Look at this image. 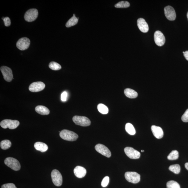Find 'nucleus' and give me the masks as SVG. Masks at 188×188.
<instances>
[{
	"mask_svg": "<svg viewBox=\"0 0 188 188\" xmlns=\"http://www.w3.org/2000/svg\"><path fill=\"white\" fill-rule=\"evenodd\" d=\"M60 137L65 140L68 141H74L78 139L79 136L75 133L69 130H62L60 132Z\"/></svg>",
	"mask_w": 188,
	"mask_h": 188,
	"instance_id": "f257e3e1",
	"label": "nucleus"
},
{
	"mask_svg": "<svg viewBox=\"0 0 188 188\" xmlns=\"http://www.w3.org/2000/svg\"><path fill=\"white\" fill-rule=\"evenodd\" d=\"M49 67L52 70H59L61 68V67L59 64L55 62H51L50 63Z\"/></svg>",
	"mask_w": 188,
	"mask_h": 188,
	"instance_id": "c85d7f7f",
	"label": "nucleus"
},
{
	"mask_svg": "<svg viewBox=\"0 0 188 188\" xmlns=\"http://www.w3.org/2000/svg\"><path fill=\"white\" fill-rule=\"evenodd\" d=\"M74 172L76 176L79 178H82L85 176L87 170L83 167L77 166L74 169Z\"/></svg>",
	"mask_w": 188,
	"mask_h": 188,
	"instance_id": "f3484780",
	"label": "nucleus"
},
{
	"mask_svg": "<svg viewBox=\"0 0 188 188\" xmlns=\"http://www.w3.org/2000/svg\"><path fill=\"white\" fill-rule=\"evenodd\" d=\"M182 120L183 122H188V109L186 110L184 114L182 115Z\"/></svg>",
	"mask_w": 188,
	"mask_h": 188,
	"instance_id": "2f4dec72",
	"label": "nucleus"
},
{
	"mask_svg": "<svg viewBox=\"0 0 188 188\" xmlns=\"http://www.w3.org/2000/svg\"><path fill=\"white\" fill-rule=\"evenodd\" d=\"M124 151L127 156L131 159H137L140 157V153L132 147H125Z\"/></svg>",
	"mask_w": 188,
	"mask_h": 188,
	"instance_id": "1a4fd4ad",
	"label": "nucleus"
},
{
	"mask_svg": "<svg viewBox=\"0 0 188 188\" xmlns=\"http://www.w3.org/2000/svg\"><path fill=\"white\" fill-rule=\"evenodd\" d=\"M125 129L126 132L131 135H134L136 134L135 129L132 124L127 123L125 125Z\"/></svg>",
	"mask_w": 188,
	"mask_h": 188,
	"instance_id": "412c9836",
	"label": "nucleus"
},
{
	"mask_svg": "<svg viewBox=\"0 0 188 188\" xmlns=\"http://www.w3.org/2000/svg\"><path fill=\"white\" fill-rule=\"evenodd\" d=\"M35 111L39 114L42 115H48L50 114V110L45 106L39 105L35 108Z\"/></svg>",
	"mask_w": 188,
	"mask_h": 188,
	"instance_id": "6ab92c4d",
	"label": "nucleus"
},
{
	"mask_svg": "<svg viewBox=\"0 0 188 188\" xmlns=\"http://www.w3.org/2000/svg\"><path fill=\"white\" fill-rule=\"evenodd\" d=\"M185 166L186 169L188 170V163H186L185 165Z\"/></svg>",
	"mask_w": 188,
	"mask_h": 188,
	"instance_id": "c9c22d12",
	"label": "nucleus"
},
{
	"mask_svg": "<svg viewBox=\"0 0 188 188\" xmlns=\"http://www.w3.org/2000/svg\"><path fill=\"white\" fill-rule=\"evenodd\" d=\"M34 147L37 151H40L42 152H45L48 149V147L45 143L37 142L34 144Z\"/></svg>",
	"mask_w": 188,
	"mask_h": 188,
	"instance_id": "a211bd4d",
	"label": "nucleus"
},
{
	"mask_svg": "<svg viewBox=\"0 0 188 188\" xmlns=\"http://www.w3.org/2000/svg\"><path fill=\"white\" fill-rule=\"evenodd\" d=\"M179 157V153L176 150H174L171 152L167 157L169 160H174L178 159Z\"/></svg>",
	"mask_w": 188,
	"mask_h": 188,
	"instance_id": "393cba45",
	"label": "nucleus"
},
{
	"mask_svg": "<svg viewBox=\"0 0 188 188\" xmlns=\"http://www.w3.org/2000/svg\"><path fill=\"white\" fill-rule=\"evenodd\" d=\"M126 179L128 182L136 184L140 181V176L139 174L135 172H127L125 174Z\"/></svg>",
	"mask_w": 188,
	"mask_h": 188,
	"instance_id": "39448f33",
	"label": "nucleus"
},
{
	"mask_svg": "<svg viewBox=\"0 0 188 188\" xmlns=\"http://www.w3.org/2000/svg\"><path fill=\"white\" fill-rule=\"evenodd\" d=\"M38 10L35 8L29 9L25 14L24 18L26 21L31 22L34 21L38 16Z\"/></svg>",
	"mask_w": 188,
	"mask_h": 188,
	"instance_id": "0eeeda50",
	"label": "nucleus"
},
{
	"mask_svg": "<svg viewBox=\"0 0 188 188\" xmlns=\"http://www.w3.org/2000/svg\"><path fill=\"white\" fill-rule=\"evenodd\" d=\"M0 69L4 80L8 82H11L13 79L12 72L11 69L6 66H1Z\"/></svg>",
	"mask_w": 188,
	"mask_h": 188,
	"instance_id": "6e6552de",
	"label": "nucleus"
},
{
	"mask_svg": "<svg viewBox=\"0 0 188 188\" xmlns=\"http://www.w3.org/2000/svg\"><path fill=\"white\" fill-rule=\"evenodd\" d=\"M1 188H17L15 185L13 183H8L3 185Z\"/></svg>",
	"mask_w": 188,
	"mask_h": 188,
	"instance_id": "473e14b6",
	"label": "nucleus"
},
{
	"mask_svg": "<svg viewBox=\"0 0 188 188\" xmlns=\"http://www.w3.org/2000/svg\"><path fill=\"white\" fill-rule=\"evenodd\" d=\"M72 120L76 125L82 127H87L90 125V120L85 116H75L72 118Z\"/></svg>",
	"mask_w": 188,
	"mask_h": 188,
	"instance_id": "20e7f679",
	"label": "nucleus"
},
{
	"mask_svg": "<svg viewBox=\"0 0 188 188\" xmlns=\"http://www.w3.org/2000/svg\"><path fill=\"white\" fill-rule=\"evenodd\" d=\"M52 179L54 185L60 186L63 183V177L61 173L57 170H53L51 174Z\"/></svg>",
	"mask_w": 188,
	"mask_h": 188,
	"instance_id": "423d86ee",
	"label": "nucleus"
},
{
	"mask_svg": "<svg viewBox=\"0 0 188 188\" xmlns=\"http://www.w3.org/2000/svg\"><path fill=\"white\" fill-rule=\"evenodd\" d=\"M165 14V17L168 20L174 21L176 18V14L175 10L173 8L170 6H168L164 8Z\"/></svg>",
	"mask_w": 188,
	"mask_h": 188,
	"instance_id": "4468645a",
	"label": "nucleus"
},
{
	"mask_svg": "<svg viewBox=\"0 0 188 188\" xmlns=\"http://www.w3.org/2000/svg\"><path fill=\"white\" fill-rule=\"evenodd\" d=\"M167 188H180L178 183L174 180H170L167 182Z\"/></svg>",
	"mask_w": 188,
	"mask_h": 188,
	"instance_id": "cd10ccee",
	"label": "nucleus"
},
{
	"mask_svg": "<svg viewBox=\"0 0 188 188\" xmlns=\"http://www.w3.org/2000/svg\"><path fill=\"white\" fill-rule=\"evenodd\" d=\"M96 151L103 156L110 158L111 156V153L109 149L104 145L98 144L95 147Z\"/></svg>",
	"mask_w": 188,
	"mask_h": 188,
	"instance_id": "9b49d317",
	"label": "nucleus"
},
{
	"mask_svg": "<svg viewBox=\"0 0 188 188\" xmlns=\"http://www.w3.org/2000/svg\"><path fill=\"white\" fill-rule=\"evenodd\" d=\"M4 163L7 166L14 171L20 170L21 165L19 162L15 158L9 157L6 158Z\"/></svg>",
	"mask_w": 188,
	"mask_h": 188,
	"instance_id": "f03ea898",
	"label": "nucleus"
},
{
	"mask_svg": "<svg viewBox=\"0 0 188 188\" xmlns=\"http://www.w3.org/2000/svg\"><path fill=\"white\" fill-rule=\"evenodd\" d=\"M45 84L42 82L32 83L29 87V91L32 92H38L42 91L45 87Z\"/></svg>",
	"mask_w": 188,
	"mask_h": 188,
	"instance_id": "f8f14e48",
	"label": "nucleus"
},
{
	"mask_svg": "<svg viewBox=\"0 0 188 188\" xmlns=\"http://www.w3.org/2000/svg\"><path fill=\"white\" fill-rule=\"evenodd\" d=\"M12 143L8 140H4L1 142V147L3 150L8 149L11 147Z\"/></svg>",
	"mask_w": 188,
	"mask_h": 188,
	"instance_id": "5701e85b",
	"label": "nucleus"
},
{
	"mask_svg": "<svg viewBox=\"0 0 188 188\" xmlns=\"http://www.w3.org/2000/svg\"><path fill=\"white\" fill-rule=\"evenodd\" d=\"M67 93L66 91H64L61 95V99L63 101L65 102L67 101Z\"/></svg>",
	"mask_w": 188,
	"mask_h": 188,
	"instance_id": "72a5a7b5",
	"label": "nucleus"
},
{
	"mask_svg": "<svg viewBox=\"0 0 188 188\" xmlns=\"http://www.w3.org/2000/svg\"><path fill=\"white\" fill-rule=\"evenodd\" d=\"M184 56L186 59L188 61V51L185 52H183Z\"/></svg>",
	"mask_w": 188,
	"mask_h": 188,
	"instance_id": "f704fd0d",
	"label": "nucleus"
},
{
	"mask_svg": "<svg viewBox=\"0 0 188 188\" xmlns=\"http://www.w3.org/2000/svg\"><path fill=\"white\" fill-rule=\"evenodd\" d=\"M151 130L153 135L157 139H161L163 137L164 133L161 127L152 125L151 127Z\"/></svg>",
	"mask_w": 188,
	"mask_h": 188,
	"instance_id": "dca6fc26",
	"label": "nucleus"
},
{
	"mask_svg": "<svg viewBox=\"0 0 188 188\" xmlns=\"http://www.w3.org/2000/svg\"><path fill=\"white\" fill-rule=\"evenodd\" d=\"M169 170L175 174H178L180 171V167L178 164L170 165L169 167Z\"/></svg>",
	"mask_w": 188,
	"mask_h": 188,
	"instance_id": "a878e982",
	"label": "nucleus"
},
{
	"mask_svg": "<svg viewBox=\"0 0 188 188\" xmlns=\"http://www.w3.org/2000/svg\"><path fill=\"white\" fill-rule=\"evenodd\" d=\"M187 19H188V12L187 13Z\"/></svg>",
	"mask_w": 188,
	"mask_h": 188,
	"instance_id": "4c0bfd02",
	"label": "nucleus"
},
{
	"mask_svg": "<svg viewBox=\"0 0 188 188\" xmlns=\"http://www.w3.org/2000/svg\"><path fill=\"white\" fill-rule=\"evenodd\" d=\"M109 178L108 176H106L103 178L101 183V185L103 187H106L108 185Z\"/></svg>",
	"mask_w": 188,
	"mask_h": 188,
	"instance_id": "c756f323",
	"label": "nucleus"
},
{
	"mask_svg": "<svg viewBox=\"0 0 188 188\" xmlns=\"http://www.w3.org/2000/svg\"><path fill=\"white\" fill-rule=\"evenodd\" d=\"M78 19L75 16H73L67 22L65 26L67 28L75 25L78 23Z\"/></svg>",
	"mask_w": 188,
	"mask_h": 188,
	"instance_id": "4be33fe9",
	"label": "nucleus"
},
{
	"mask_svg": "<svg viewBox=\"0 0 188 188\" xmlns=\"http://www.w3.org/2000/svg\"><path fill=\"white\" fill-rule=\"evenodd\" d=\"M137 25L140 30L141 32L146 33L149 30V27L148 24L144 19L139 18L137 20Z\"/></svg>",
	"mask_w": 188,
	"mask_h": 188,
	"instance_id": "2eb2a0df",
	"label": "nucleus"
},
{
	"mask_svg": "<svg viewBox=\"0 0 188 188\" xmlns=\"http://www.w3.org/2000/svg\"><path fill=\"white\" fill-rule=\"evenodd\" d=\"M30 40L27 37H23L20 39L17 43V47L20 50H27L30 45Z\"/></svg>",
	"mask_w": 188,
	"mask_h": 188,
	"instance_id": "9d476101",
	"label": "nucleus"
},
{
	"mask_svg": "<svg viewBox=\"0 0 188 188\" xmlns=\"http://www.w3.org/2000/svg\"><path fill=\"white\" fill-rule=\"evenodd\" d=\"M19 125L20 122L18 121L8 119L3 120L0 123V125L2 128H8L10 129H16Z\"/></svg>",
	"mask_w": 188,
	"mask_h": 188,
	"instance_id": "7ed1b4c3",
	"label": "nucleus"
},
{
	"mask_svg": "<svg viewBox=\"0 0 188 188\" xmlns=\"http://www.w3.org/2000/svg\"><path fill=\"white\" fill-rule=\"evenodd\" d=\"M124 93L127 97L130 98H135L138 96L137 93L132 89H126L124 91Z\"/></svg>",
	"mask_w": 188,
	"mask_h": 188,
	"instance_id": "aec40b11",
	"label": "nucleus"
},
{
	"mask_svg": "<svg viewBox=\"0 0 188 188\" xmlns=\"http://www.w3.org/2000/svg\"><path fill=\"white\" fill-rule=\"evenodd\" d=\"M154 39L155 43L158 46H163L165 43V36L160 31H156L155 32Z\"/></svg>",
	"mask_w": 188,
	"mask_h": 188,
	"instance_id": "ddd939ff",
	"label": "nucleus"
},
{
	"mask_svg": "<svg viewBox=\"0 0 188 188\" xmlns=\"http://www.w3.org/2000/svg\"><path fill=\"white\" fill-rule=\"evenodd\" d=\"M73 16H75V14H74Z\"/></svg>",
	"mask_w": 188,
	"mask_h": 188,
	"instance_id": "58836bf2",
	"label": "nucleus"
},
{
	"mask_svg": "<svg viewBox=\"0 0 188 188\" xmlns=\"http://www.w3.org/2000/svg\"><path fill=\"white\" fill-rule=\"evenodd\" d=\"M141 152H144V150H141Z\"/></svg>",
	"mask_w": 188,
	"mask_h": 188,
	"instance_id": "e433bc0d",
	"label": "nucleus"
},
{
	"mask_svg": "<svg viewBox=\"0 0 188 188\" xmlns=\"http://www.w3.org/2000/svg\"><path fill=\"white\" fill-rule=\"evenodd\" d=\"M97 108L98 111L102 114H106L108 113L109 110L107 107L104 104L100 103L98 105Z\"/></svg>",
	"mask_w": 188,
	"mask_h": 188,
	"instance_id": "b1692460",
	"label": "nucleus"
},
{
	"mask_svg": "<svg viewBox=\"0 0 188 188\" xmlns=\"http://www.w3.org/2000/svg\"><path fill=\"white\" fill-rule=\"evenodd\" d=\"M2 19L4 22L5 25L6 26L8 27L11 25V21L9 18L8 17H6V18H3Z\"/></svg>",
	"mask_w": 188,
	"mask_h": 188,
	"instance_id": "7c9ffc66",
	"label": "nucleus"
},
{
	"mask_svg": "<svg viewBox=\"0 0 188 188\" xmlns=\"http://www.w3.org/2000/svg\"><path fill=\"white\" fill-rule=\"evenodd\" d=\"M130 3L127 1H121L115 5V7L117 8H125L129 7Z\"/></svg>",
	"mask_w": 188,
	"mask_h": 188,
	"instance_id": "bb28decb",
	"label": "nucleus"
}]
</instances>
